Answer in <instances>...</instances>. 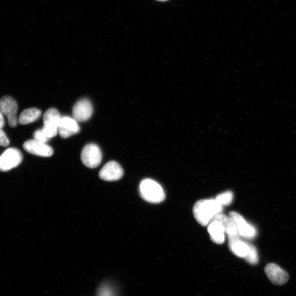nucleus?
I'll return each instance as SVG.
<instances>
[{
	"instance_id": "obj_20",
	"label": "nucleus",
	"mask_w": 296,
	"mask_h": 296,
	"mask_svg": "<svg viewBox=\"0 0 296 296\" xmlns=\"http://www.w3.org/2000/svg\"><path fill=\"white\" fill-rule=\"evenodd\" d=\"M34 139L36 141L45 143L49 142L50 140V139L47 137L42 129L38 130L34 132Z\"/></svg>"
},
{
	"instance_id": "obj_8",
	"label": "nucleus",
	"mask_w": 296,
	"mask_h": 296,
	"mask_svg": "<svg viewBox=\"0 0 296 296\" xmlns=\"http://www.w3.org/2000/svg\"><path fill=\"white\" fill-rule=\"evenodd\" d=\"M93 106L91 102L87 98L79 100L73 109V118L77 122H83L90 119L93 114Z\"/></svg>"
},
{
	"instance_id": "obj_5",
	"label": "nucleus",
	"mask_w": 296,
	"mask_h": 296,
	"mask_svg": "<svg viewBox=\"0 0 296 296\" xmlns=\"http://www.w3.org/2000/svg\"><path fill=\"white\" fill-rule=\"evenodd\" d=\"M23 155L17 149L6 150L0 156V171H9L19 166L23 161Z\"/></svg>"
},
{
	"instance_id": "obj_4",
	"label": "nucleus",
	"mask_w": 296,
	"mask_h": 296,
	"mask_svg": "<svg viewBox=\"0 0 296 296\" xmlns=\"http://www.w3.org/2000/svg\"><path fill=\"white\" fill-rule=\"evenodd\" d=\"M81 159L83 163L87 167L93 169L101 163L102 153L100 148L94 143L88 144L83 148Z\"/></svg>"
},
{
	"instance_id": "obj_1",
	"label": "nucleus",
	"mask_w": 296,
	"mask_h": 296,
	"mask_svg": "<svg viewBox=\"0 0 296 296\" xmlns=\"http://www.w3.org/2000/svg\"><path fill=\"white\" fill-rule=\"evenodd\" d=\"M223 207L215 199L202 200L194 206V215L199 224L206 226L221 214Z\"/></svg>"
},
{
	"instance_id": "obj_13",
	"label": "nucleus",
	"mask_w": 296,
	"mask_h": 296,
	"mask_svg": "<svg viewBox=\"0 0 296 296\" xmlns=\"http://www.w3.org/2000/svg\"><path fill=\"white\" fill-rule=\"evenodd\" d=\"M212 241L218 244H222L225 241L226 230L222 224L218 221H213L208 227Z\"/></svg>"
},
{
	"instance_id": "obj_2",
	"label": "nucleus",
	"mask_w": 296,
	"mask_h": 296,
	"mask_svg": "<svg viewBox=\"0 0 296 296\" xmlns=\"http://www.w3.org/2000/svg\"><path fill=\"white\" fill-rule=\"evenodd\" d=\"M140 192L142 198L151 203H162L165 199V191L158 183L151 179L143 180L140 186Z\"/></svg>"
},
{
	"instance_id": "obj_17",
	"label": "nucleus",
	"mask_w": 296,
	"mask_h": 296,
	"mask_svg": "<svg viewBox=\"0 0 296 296\" xmlns=\"http://www.w3.org/2000/svg\"><path fill=\"white\" fill-rule=\"evenodd\" d=\"M98 296H117L116 290L111 284L105 283L100 287Z\"/></svg>"
},
{
	"instance_id": "obj_7",
	"label": "nucleus",
	"mask_w": 296,
	"mask_h": 296,
	"mask_svg": "<svg viewBox=\"0 0 296 296\" xmlns=\"http://www.w3.org/2000/svg\"><path fill=\"white\" fill-rule=\"evenodd\" d=\"M124 175L123 168L116 162L111 161L102 167L99 175L101 180L113 182L121 180Z\"/></svg>"
},
{
	"instance_id": "obj_11",
	"label": "nucleus",
	"mask_w": 296,
	"mask_h": 296,
	"mask_svg": "<svg viewBox=\"0 0 296 296\" xmlns=\"http://www.w3.org/2000/svg\"><path fill=\"white\" fill-rule=\"evenodd\" d=\"M265 271L270 281L277 285H284L289 280L287 272L276 264H269L265 268Z\"/></svg>"
},
{
	"instance_id": "obj_12",
	"label": "nucleus",
	"mask_w": 296,
	"mask_h": 296,
	"mask_svg": "<svg viewBox=\"0 0 296 296\" xmlns=\"http://www.w3.org/2000/svg\"><path fill=\"white\" fill-rule=\"evenodd\" d=\"M81 129L77 122L73 117H62L58 126V133L61 137L67 139L77 133Z\"/></svg>"
},
{
	"instance_id": "obj_10",
	"label": "nucleus",
	"mask_w": 296,
	"mask_h": 296,
	"mask_svg": "<svg viewBox=\"0 0 296 296\" xmlns=\"http://www.w3.org/2000/svg\"><path fill=\"white\" fill-rule=\"evenodd\" d=\"M229 216L235 222L240 235L249 239L255 236L257 231L255 228L248 224L241 214L235 212H231Z\"/></svg>"
},
{
	"instance_id": "obj_9",
	"label": "nucleus",
	"mask_w": 296,
	"mask_h": 296,
	"mask_svg": "<svg viewBox=\"0 0 296 296\" xmlns=\"http://www.w3.org/2000/svg\"><path fill=\"white\" fill-rule=\"evenodd\" d=\"M23 148L28 153L42 157H50L53 154V150L46 143L35 140H31L24 143Z\"/></svg>"
},
{
	"instance_id": "obj_19",
	"label": "nucleus",
	"mask_w": 296,
	"mask_h": 296,
	"mask_svg": "<svg viewBox=\"0 0 296 296\" xmlns=\"http://www.w3.org/2000/svg\"><path fill=\"white\" fill-rule=\"evenodd\" d=\"M248 245H249V250L245 259L251 265H256L259 263V260L258 251L252 245L248 244Z\"/></svg>"
},
{
	"instance_id": "obj_22",
	"label": "nucleus",
	"mask_w": 296,
	"mask_h": 296,
	"mask_svg": "<svg viewBox=\"0 0 296 296\" xmlns=\"http://www.w3.org/2000/svg\"><path fill=\"white\" fill-rule=\"evenodd\" d=\"M5 125V119L4 117V114L2 112L0 111V129H2Z\"/></svg>"
},
{
	"instance_id": "obj_6",
	"label": "nucleus",
	"mask_w": 296,
	"mask_h": 296,
	"mask_svg": "<svg viewBox=\"0 0 296 296\" xmlns=\"http://www.w3.org/2000/svg\"><path fill=\"white\" fill-rule=\"evenodd\" d=\"M0 111L7 116L8 122L11 127L17 126L18 123L17 102L10 96H5L0 100Z\"/></svg>"
},
{
	"instance_id": "obj_3",
	"label": "nucleus",
	"mask_w": 296,
	"mask_h": 296,
	"mask_svg": "<svg viewBox=\"0 0 296 296\" xmlns=\"http://www.w3.org/2000/svg\"><path fill=\"white\" fill-rule=\"evenodd\" d=\"M61 118L59 111L54 108L49 109L45 112L42 130L47 137L51 139L57 135Z\"/></svg>"
},
{
	"instance_id": "obj_18",
	"label": "nucleus",
	"mask_w": 296,
	"mask_h": 296,
	"mask_svg": "<svg viewBox=\"0 0 296 296\" xmlns=\"http://www.w3.org/2000/svg\"><path fill=\"white\" fill-rule=\"evenodd\" d=\"M233 193L230 191H228L218 195L215 200L222 206H228L233 202Z\"/></svg>"
},
{
	"instance_id": "obj_23",
	"label": "nucleus",
	"mask_w": 296,
	"mask_h": 296,
	"mask_svg": "<svg viewBox=\"0 0 296 296\" xmlns=\"http://www.w3.org/2000/svg\"><path fill=\"white\" fill-rule=\"evenodd\" d=\"M157 1L164 2L168 1V0H157Z\"/></svg>"
},
{
	"instance_id": "obj_14",
	"label": "nucleus",
	"mask_w": 296,
	"mask_h": 296,
	"mask_svg": "<svg viewBox=\"0 0 296 296\" xmlns=\"http://www.w3.org/2000/svg\"><path fill=\"white\" fill-rule=\"evenodd\" d=\"M213 221L220 222L222 224L225 229L229 239L239 237L236 224L230 216L228 217L227 215L220 214L216 216Z\"/></svg>"
},
{
	"instance_id": "obj_16",
	"label": "nucleus",
	"mask_w": 296,
	"mask_h": 296,
	"mask_svg": "<svg viewBox=\"0 0 296 296\" xmlns=\"http://www.w3.org/2000/svg\"><path fill=\"white\" fill-rule=\"evenodd\" d=\"M42 111L37 108H30L24 110L21 113L18 123L21 125H27L37 121L42 116Z\"/></svg>"
},
{
	"instance_id": "obj_15",
	"label": "nucleus",
	"mask_w": 296,
	"mask_h": 296,
	"mask_svg": "<svg viewBox=\"0 0 296 296\" xmlns=\"http://www.w3.org/2000/svg\"><path fill=\"white\" fill-rule=\"evenodd\" d=\"M229 245L232 252L239 258H245L249 252L248 243L241 241L239 237L229 239Z\"/></svg>"
},
{
	"instance_id": "obj_21",
	"label": "nucleus",
	"mask_w": 296,
	"mask_h": 296,
	"mask_svg": "<svg viewBox=\"0 0 296 296\" xmlns=\"http://www.w3.org/2000/svg\"><path fill=\"white\" fill-rule=\"evenodd\" d=\"M10 141L7 138L6 134L3 131L2 129H0V146L6 147L9 146Z\"/></svg>"
}]
</instances>
